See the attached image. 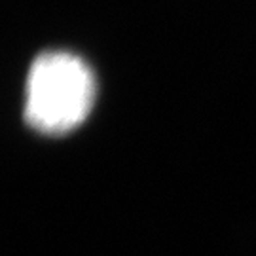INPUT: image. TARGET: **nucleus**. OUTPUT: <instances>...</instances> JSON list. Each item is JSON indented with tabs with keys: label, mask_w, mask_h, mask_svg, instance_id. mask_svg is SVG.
<instances>
[{
	"label": "nucleus",
	"mask_w": 256,
	"mask_h": 256,
	"mask_svg": "<svg viewBox=\"0 0 256 256\" xmlns=\"http://www.w3.org/2000/svg\"><path fill=\"white\" fill-rule=\"evenodd\" d=\"M95 76L88 63L68 52H48L30 64L25 88V120L32 129L63 135L90 116Z\"/></svg>",
	"instance_id": "nucleus-1"
}]
</instances>
